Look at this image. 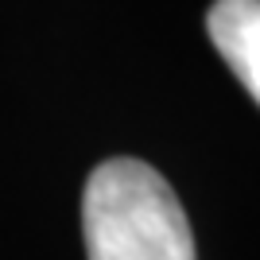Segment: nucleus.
Wrapping results in <instances>:
<instances>
[{"label":"nucleus","mask_w":260,"mask_h":260,"mask_svg":"<svg viewBox=\"0 0 260 260\" xmlns=\"http://www.w3.org/2000/svg\"><path fill=\"white\" fill-rule=\"evenodd\" d=\"M82 233L89 260H198L175 190L140 159H109L89 175Z\"/></svg>","instance_id":"f257e3e1"},{"label":"nucleus","mask_w":260,"mask_h":260,"mask_svg":"<svg viewBox=\"0 0 260 260\" xmlns=\"http://www.w3.org/2000/svg\"><path fill=\"white\" fill-rule=\"evenodd\" d=\"M206 31L225 66L260 105V0H214Z\"/></svg>","instance_id":"f03ea898"}]
</instances>
